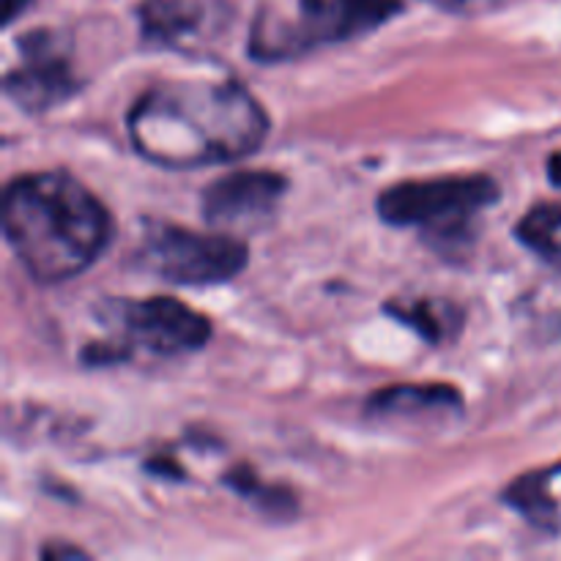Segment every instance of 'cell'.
Masks as SVG:
<instances>
[{"label": "cell", "instance_id": "cell-4", "mask_svg": "<svg viewBox=\"0 0 561 561\" xmlns=\"http://www.w3.org/2000/svg\"><path fill=\"white\" fill-rule=\"evenodd\" d=\"M405 0H299L290 20L261 16L252 27L255 60H290L312 49L378 31L403 11Z\"/></svg>", "mask_w": 561, "mask_h": 561}, {"label": "cell", "instance_id": "cell-14", "mask_svg": "<svg viewBox=\"0 0 561 561\" xmlns=\"http://www.w3.org/2000/svg\"><path fill=\"white\" fill-rule=\"evenodd\" d=\"M225 485H230L236 493L255 502L261 513L274 515V518H290L296 513V499L285 488L263 485L250 466H236V469H230L225 474Z\"/></svg>", "mask_w": 561, "mask_h": 561}, {"label": "cell", "instance_id": "cell-18", "mask_svg": "<svg viewBox=\"0 0 561 561\" xmlns=\"http://www.w3.org/2000/svg\"><path fill=\"white\" fill-rule=\"evenodd\" d=\"M548 179H551L553 186H559L561 190V151H557L551 159H548Z\"/></svg>", "mask_w": 561, "mask_h": 561}, {"label": "cell", "instance_id": "cell-12", "mask_svg": "<svg viewBox=\"0 0 561 561\" xmlns=\"http://www.w3.org/2000/svg\"><path fill=\"white\" fill-rule=\"evenodd\" d=\"M383 312L392 316L398 323H403V327H409L411 332H416L431 345H442L453 340L460 332V323H463L460 321V310L453 301L431 299V296L387 301Z\"/></svg>", "mask_w": 561, "mask_h": 561}, {"label": "cell", "instance_id": "cell-8", "mask_svg": "<svg viewBox=\"0 0 561 561\" xmlns=\"http://www.w3.org/2000/svg\"><path fill=\"white\" fill-rule=\"evenodd\" d=\"M285 190L288 181L274 170H236L206 186L203 219L217 230L252 228L277 211Z\"/></svg>", "mask_w": 561, "mask_h": 561}, {"label": "cell", "instance_id": "cell-17", "mask_svg": "<svg viewBox=\"0 0 561 561\" xmlns=\"http://www.w3.org/2000/svg\"><path fill=\"white\" fill-rule=\"evenodd\" d=\"M33 0H3V25H11Z\"/></svg>", "mask_w": 561, "mask_h": 561}, {"label": "cell", "instance_id": "cell-11", "mask_svg": "<svg viewBox=\"0 0 561 561\" xmlns=\"http://www.w3.org/2000/svg\"><path fill=\"white\" fill-rule=\"evenodd\" d=\"M557 471L559 466L557 469H540L529 471V474H520L502 493V502L510 510H515L526 524L546 531V535H559L561 531V510L551 493V482L557 477Z\"/></svg>", "mask_w": 561, "mask_h": 561}, {"label": "cell", "instance_id": "cell-5", "mask_svg": "<svg viewBox=\"0 0 561 561\" xmlns=\"http://www.w3.org/2000/svg\"><path fill=\"white\" fill-rule=\"evenodd\" d=\"M247 244L230 233H195L181 225L148 222L135 250L142 272L175 285H219L247 266Z\"/></svg>", "mask_w": 561, "mask_h": 561}, {"label": "cell", "instance_id": "cell-9", "mask_svg": "<svg viewBox=\"0 0 561 561\" xmlns=\"http://www.w3.org/2000/svg\"><path fill=\"white\" fill-rule=\"evenodd\" d=\"M228 20L225 0H142L140 25L148 42L195 49L217 36Z\"/></svg>", "mask_w": 561, "mask_h": 561}, {"label": "cell", "instance_id": "cell-6", "mask_svg": "<svg viewBox=\"0 0 561 561\" xmlns=\"http://www.w3.org/2000/svg\"><path fill=\"white\" fill-rule=\"evenodd\" d=\"M102 321L118 329L126 345H140L159 356L192 354V351H201L211 337L208 318L170 296L107 301Z\"/></svg>", "mask_w": 561, "mask_h": 561}, {"label": "cell", "instance_id": "cell-16", "mask_svg": "<svg viewBox=\"0 0 561 561\" xmlns=\"http://www.w3.org/2000/svg\"><path fill=\"white\" fill-rule=\"evenodd\" d=\"M71 557L85 559L88 553L77 546H64V542H49V546L42 548V559L55 561V559H71Z\"/></svg>", "mask_w": 561, "mask_h": 561}, {"label": "cell", "instance_id": "cell-2", "mask_svg": "<svg viewBox=\"0 0 561 561\" xmlns=\"http://www.w3.org/2000/svg\"><path fill=\"white\" fill-rule=\"evenodd\" d=\"M5 244L36 283L75 279L113 239V219L85 184L64 170L16 175L3 192Z\"/></svg>", "mask_w": 561, "mask_h": 561}, {"label": "cell", "instance_id": "cell-13", "mask_svg": "<svg viewBox=\"0 0 561 561\" xmlns=\"http://www.w3.org/2000/svg\"><path fill=\"white\" fill-rule=\"evenodd\" d=\"M515 239L542 261L561 268V203H542L531 208L515 225Z\"/></svg>", "mask_w": 561, "mask_h": 561}, {"label": "cell", "instance_id": "cell-1", "mask_svg": "<svg viewBox=\"0 0 561 561\" xmlns=\"http://www.w3.org/2000/svg\"><path fill=\"white\" fill-rule=\"evenodd\" d=\"M126 131L146 162L192 170L255 153L268 135V115L233 77H184L142 91Z\"/></svg>", "mask_w": 561, "mask_h": 561}, {"label": "cell", "instance_id": "cell-10", "mask_svg": "<svg viewBox=\"0 0 561 561\" xmlns=\"http://www.w3.org/2000/svg\"><path fill=\"white\" fill-rule=\"evenodd\" d=\"M460 409L463 394L449 383H398L378 389L365 403V414L373 420H431Z\"/></svg>", "mask_w": 561, "mask_h": 561}, {"label": "cell", "instance_id": "cell-3", "mask_svg": "<svg viewBox=\"0 0 561 561\" xmlns=\"http://www.w3.org/2000/svg\"><path fill=\"white\" fill-rule=\"evenodd\" d=\"M499 197L502 190L485 173L442 175L387 186L378 195V214L392 228H416L438 244H460Z\"/></svg>", "mask_w": 561, "mask_h": 561}, {"label": "cell", "instance_id": "cell-7", "mask_svg": "<svg viewBox=\"0 0 561 561\" xmlns=\"http://www.w3.org/2000/svg\"><path fill=\"white\" fill-rule=\"evenodd\" d=\"M20 64L5 75L3 91L16 107L27 113H47L58 104L69 102L82 88L71 66L69 38L49 27L27 31L16 42Z\"/></svg>", "mask_w": 561, "mask_h": 561}, {"label": "cell", "instance_id": "cell-15", "mask_svg": "<svg viewBox=\"0 0 561 561\" xmlns=\"http://www.w3.org/2000/svg\"><path fill=\"white\" fill-rule=\"evenodd\" d=\"M433 9L449 11V14H477V11L488 9L496 0H427Z\"/></svg>", "mask_w": 561, "mask_h": 561}]
</instances>
